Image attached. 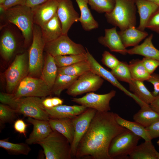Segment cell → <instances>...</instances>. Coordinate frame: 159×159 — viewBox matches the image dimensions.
<instances>
[{"instance_id": "18", "label": "cell", "mask_w": 159, "mask_h": 159, "mask_svg": "<svg viewBox=\"0 0 159 159\" xmlns=\"http://www.w3.org/2000/svg\"><path fill=\"white\" fill-rule=\"evenodd\" d=\"M27 121L33 126V130L25 141L29 145L36 144L47 137L53 131L49 121L28 117Z\"/></svg>"}, {"instance_id": "30", "label": "cell", "mask_w": 159, "mask_h": 159, "mask_svg": "<svg viewBox=\"0 0 159 159\" xmlns=\"http://www.w3.org/2000/svg\"><path fill=\"white\" fill-rule=\"evenodd\" d=\"M143 82L133 79L128 84L129 90L142 102L150 105L155 97L147 88Z\"/></svg>"}, {"instance_id": "43", "label": "cell", "mask_w": 159, "mask_h": 159, "mask_svg": "<svg viewBox=\"0 0 159 159\" xmlns=\"http://www.w3.org/2000/svg\"><path fill=\"white\" fill-rule=\"evenodd\" d=\"M26 0H6L0 5V11L2 13L10 8L19 5H25Z\"/></svg>"}, {"instance_id": "14", "label": "cell", "mask_w": 159, "mask_h": 159, "mask_svg": "<svg viewBox=\"0 0 159 159\" xmlns=\"http://www.w3.org/2000/svg\"><path fill=\"white\" fill-rule=\"evenodd\" d=\"M86 50L87 60L89 64L91 71L107 80L127 95L132 98L138 105L142 103V102L135 95L121 84L111 72L108 71L102 66L95 59L87 48Z\"/></svg>"}, {"instance_id": "22", "label": "cell", "mask_w": 159, "mask_h": 159, "mask_svg": "<svg viewBox=\"0 0 159 159\" xmlns=\"http://www.w3.org/2000/svg\"><path fill=\"white\" fill-rule=\"evenodd\" d=\"M153 37V34H150L140 44L127 49V53L131 55H140L159 61V50L155 47L152 43Z\"/></svg>"}, {"instance_id": "40", "label": "cell", "mask_w": 159, "mask_h": 159, "mask_svg": "<svg viewBox=\"0 0 159 159\" xmlns=\"http://www.w3.org/2000/svg\"><path fill=\"white\" fill-rule=\"evenodd\" d=\"M101 61L104 65L111 70L116 67L120 61L114 55L106 50L102 54Z\"/></svg>"}, {"instance_id": "48", "label": "cell", "mask_w": 159, "mask_h": 159, "mask_svg": "<svg viewBox=\"0 0 159 159\" xmlns=\"http://www.w3.org/2000/svg\"><path fill=\"white\" fill-rule=\"evenodd\" d=\"M151 107L159 115V93L150 105Z\"/></svg>"}, {"instance_id": "49", "label": "cell", "mask_w": 159, "mask_h": 159, "mask_svg": "<svg viewBox=\"0 0 159 159\" xmlns=\"http://www.w3.org/2000/svg\"><path fill=\"white\" fill-rule=\"evenodd\" d=\"M42 103L44 107L45 108H50L54 107L52 97L43 98Z\"/></svg>"}, {"instance_id": "26", "label": "cell", "mask_w": 159, "mask_h": 159, "mask_svg": "<svg viewBox=\"0 0 159 159\" xmlns=\"http://www.w3.org/2000/svg\"><path fill=\"white\" fill-rule=\"evenodd\" d=\"M80 12L78 21L83 29L86 31H90L99 27L98 22L94 19L88 6L87 0H75Z\"/></svg>"}, {"instance_id": "54", "label": "cell", "mask_w": 159, "mask_h": 159, "mask_svg": "<svg viewBox=\"0 0 159 159\" xmlns=\"http://www.w3.org/2000/svg\"><path fill=\"white\" fill-rule=\"evenodd\" d=\"M157 145L159 146V140L157 141Z\"/></svg>"}, {"instance_id": "3", "label": "cell", "mask_w": 159, "mask_h": 159, "mask_svg": "<svg viewBox=\"0 0 159 159\" xmlns=\"http://www.w3.org/2000/svg\"><path fill=\"white\" fill-rule=\"evenodd\" d=\"M1 13L7 22L14 25L21 31L24 45H28L32 39L34 24L31 8L26 5H19L9 8Z\"/></svg>"}, {"instance_id": "11", "label": "cell", "mask_w": 159, "mask_h": 159, "mask_svg": "<svg viewBox=\"0 0 159 159\" xmlns=\"http://www.w3.org/2000/svg\"><path fill=\"white\" fill-rule=\"evenodd\" d=\"M104 81L102 78L90 70L79 76L67 89L66 93L69 95L75 97L95 91L101 87Z\"/></svg>"}, {"instance_id": "1", "label": "cell", "mask_w": 159, "mask_h": 159, "mask_svg": "<svg viewBox=\"0 0 159 159\" xmlns=\"http://www.w3.org/2000/svg\"><path fill=\"white\" fill-rule=\"evenodd\" d=\"M127 130L117 123L115 113L97 111L78 144L75 157L110 159L108 150L111 142Z\"/></svg>"}, {"instance_id": "31", "label": "cell", "mask_w": 159, "mask_h": 159, "mask_svg": "<svg viewBox=\"0 0 159 159\" xmlns=\"http://www.w3.org/2000/svg\"><path fill=\"white\" fill-rule=\"evenodd\" d=\"M115 118L117 123L145 140H151L145 127L140 123L126 120L115 113Z\"/></svg>"}, {"instance_id": "37", "label": "cell", "mask_w": 159, "mask_h": 159, "mask_svg": "<svg viewBox=\"0 0 159 159\" xmlns=\"http://www.w3.org/2000/svg\"><path fill=\"white\" fill-rule=\"evenodd\" d=\"M111 72L119 80L130 83L133 79L129 64L126 62L120 61L118 64Z\"/></svg>"}, {"instance_id": "46", "label": "cell", "mask_w": 159, "mask_h": 159, "mask_svg": "<svg viewBox=\"0 0 159 159\" xmlns=\"http://www.w3.org/2000/svg\"><path fill=\"white\" fill-rule=\"evenodd\" d=\"M27 126L26 124L23 120L18 119L14 122V127L16 132L23 135L26 137Z\"/></svg>"}, {"instance_id": "33", "label": "cell", "mask_w": 159, "mask_h": 159, "mask_svg": "<svg viewBox=\"0 0 159 159\" xmlns=\"http://www.w3.org/2000/svg\"><path fill=\"white\" fill-rule=\"evenodd\" d=\"M132 77L133 79L142 81H147L151 74L147 70L142 60L133 59L129 64Z\"/></svg>"}, {"instance_id": "5", "label": "cell", "mask_w": 159, "mask_h": 159, "mask_svg": "<svg viewBox=\"0 0 159 159\" xmlns=\"http://www.w3.org/2000/svg\"><path fill=\"white\" fill-rule=\"evenodd\" d=\"M43 148L46 159H70L72 157L71 144L62 134L53 130L44 139L38 142Z\"/></svg>"}, {"instance_id": "8", "label": "cell", "mask_w": 159, "mask_h": 159, "mask_svg": "<svg viewBox=\"0 0 159 159\" xmlns=\"http://www.w3.org/2000/svg\"><path fill=\"white\" fill-rule=\"evenodd\" d=\"M52 93L51 90L41 78L26 76L12 94L14 98H18L26 97L44 98Z\"/></svg>"}, {"instance_id": "10", "label": "cell", "mask_w": 159, "mask_h": 159, "mask_svg": "<svg viewBox=\"0 0 159 159\" xmlns=\"http://www.w3.org/2000/svg\"><path fill=\"white\" fill-rule=\"evenodd\" d=\"M44 50L54 57L86 52L82 45L73 42L67 34H63L55 40L46 43Z\"/></svg>"}, {"instance_id": "20", "label": "cell", "mask_w": 159, "mask_h": 159, "mask_svg": "<svg viewBox=\"0 0 159 159\" xmlns=\"http://www.w3.org/2000/svg\"><path fill=\"white\" fill-rule=\"evenodd\" d=\"M17 47L15 35L9 29L2 33L0 39V52L2 57L6 60H9L13 55Z\"/></svg>"}, {"instance_id": "17", "label": "cell", "mask_w": 159, "mask_h": 159, "mask_svg": "<svg viewBox=\"0 0 159 159\" xmlns=\"http://www.w3.org/2000/svg\"><path fill=\"white\" fill-rule=\"evenodd\" d=\"M117 27L105 29V35L98 38V42L108 48L110 50L122 55L127 54V50L121 41L116 29Z\"/></svg>"}, {"instance_id": "24", "label": "cell", "mask_w": 159, "mask_h": 159, "mask_svg": "<svg viewBox=\"0 0 159 159\" xmlns=\"http://www.w3.org/2000/svg\"><path fill=\"white\" fill-rule=\"evenodd\" d=\"M49 122L52 130L56 131L64 135L71 145L74 133L72 119L50 118Z\"/></svg>"}, {"instance_id": "39", "label": "cell", "mask_w": 159, "mask_h": 159, "mask_svg": "<svg viewBox=\"0 0 159 159\" xmlns=\"http://www.w3.org/2000/svg\"><path fill=\"white\" fill-rule=\"evenodd\" d=\"M18 114L16 111L9 106L0 104V122L1 125L11 123L15 121Z\"/></svg>"}, {"instance_id": "29", "label": "cell", "mask_w": 159, "mask_h": 159, "mask_svg": "<svg viewBox=\"0 0 159 159\" xmlns=\"http://www.w3.org/2000/svg\"><path fill=\"white\" fill-rule=\"evenodd\" d=\"M133 119L146 127L159 120V115L150 105H147L141 107V109L133 115Z\"/></svg>"}, {"instance_id": "19", "label": "cell", "mask_w": 159, "mask_h": 159, "mask_svg": "<svg viewBox=\"0 0 159 159\" xmlns=\"http://www.w3.org/2000/svg\"><path fill=\"white\" fill-rule=\"evenodd\" d=\"M87 108L80 105H60L50 108H45L50 118L73 119L80 115Z\"/></svg>"}, {"instance_id": "38", "label": "cell", "mask_w": 159, "mask_h": 159, "mask_svg": "<svg viewBox=\"0 0 159 159\" xmlns=\"http://www.w3.org/2000/svg\"><path fill=\"white\" fill-rule=\"evenodd\" d=\"M91 8L97 12L107 13L113 9L115 0H87Z\"/></svg>"}, {"instance_id": "25", "label": "cell", "mask_w": 159, "mask_h": 159, "mask_svg": "<svg viewBox=\"0 0 159 159\" xmlns=\"http://www.w3.org/2000/svg\"><path fill=\"white\" fill-rule=\"evenodd\" d=\"M40 28L42 37L46 43L55 40L63 34L61 23L57 13Z\"/></svg>"}, {"instance_id": "50", "label": "cell", "mask_w": 159, "mask_h": 159, "mask_svg": "<svg viewBox=\"0 0 159 159\" xmlns=\"http://www.w3.org/2000/svg\"><path fill=\"white\" fill-rule=\"evenodd\" d=\"M52 99L54 107L62 105L63 102L62 99L57 97H52Z\"/></svg>"}, {"instance_id": "16", "label": "cell", "mask_w": 159, "mask_h": 159, "mask_svg": "<svg viewBox=\"0 0 159 159\" xmlns=\"http://www.w3.org/2000/svg\"><path fill=\"white\" fill-rule=\"evenodd\" d=\"M57 0H48L31 8L34 24L42 27L57 13Z\"/></svg>"}, {"instance_id": "4", "label": "cell", "mask_w": 159, "mask_h": 159, "mask_svg": "<svg viewBox=\"0 0 159 159\" xmlns=\"http://www.w3.org/2000/svg\"><path fill=\"white\" fill-rule=\"evenodd\" d=\"M136 8L135 0H115L113 9L105 16L108 23L123 30L135 26Z\"/></svg>"}, {"instance_id": "13", "label": "cell", "mask_w": 159, "mask_h": 159, "mask_svg": "<svg viewBox=\"0 0 159 159\" xmlns=\"http://www.w3.org/2000/svg\"><path fill=\"white\" fill-rule=\"evenodd\" d=\"M97 111L87 108L83 112L72 119L74 133L71 145L72 156H75L78 144L87 130Z\"/></svg>"}, {"instance_id": "36", "label": "cell", "mask_w": 159, "mask_h": 159, "mask_svg": "<svg viewBox=\"0 0 159 159\" xmlns=\"http://www.w3.org/2000/svg\"><path fill=\"white\" fill-rule=\"evenodd\" d=\"M54 57L58 68L69 66L87 60L86 52L77 54L59 55Z\"/></svg>"}, {"instance_id": "44", "label": "cell", "mask_w": 159, "mask_h": 159, "mask_svg": "<svg viewBox=\"0 0 159 159\" xmlns=\"http://www.w3.org/2000/svg\"><path fill=\"white\" fill-rule=\"evenodd\" d=\"M147 81L153 85L154 90L152 93L155 97L159 93V74L153 73Z\"/></svg>"}, {"instance_id": "53", "label": "cell", "mask_w": 159, "mask_h": 159, "mask_svg": "<svg viewBox=\"0 0 159 159\" xmlns=\"http://www.w3.org/2000/svg\"><path fill=\"white\" fill-rule=\"evenodd\" d=\"M6 0H0V5L3 4Z\"/></svg>"}, {"instance_id": "52", "label": "cell", "mask_w": 159, "mask_h": 159, "mask_svg": "<svg viewBox=\"0 0 159 159\" xmlns=\"http://www.w3.org/2000/svg\"><path fill=\"white\" fill-rule=\"evenodd\" d=\"M156 155L157 159H159V152L157 150L156 151Z\"/></svg>"}, {"instance_id": "34", "label": "cell", "mask_w": 159, "mask_h": 159, "mask_svg": "<svg viewBox=\"0 0 159 159\" xmlns=\"http://www.w3.org/2000/svg\"><path fill=\"white\" fill-rule=\"evenodd\" d=\"M78 77L58 74L52 89V93L59 96L62 91L67 89Z\"/></svg>"}, {"instance_id": "28", "label": "cell", "mask_w": 159, "mask_h": 159, "mask_svg": "<svg viewBox=\"0 0 159 159\" xmlns=\"http://www.w3.org/2000/svg\"><path fill=\"white\" fill-rule=\"evenodd\" d=\"M155 149L151 140H145L137 145L128 156L131 159H157Z\"/></svg>"}, {"instance_id": "12", "label": "cell", "mask_w": 159, "mask_h": 159, "mask_svg": "<svg viewBox=\"0 0 159 159\" xmlns=\"http://www.w3.org/2000/svg\"><path fill=\"white\" fill-rule=\"evenodd\" d=\"M116 94L114 90L103 94H99L93 92L87 93L80 98H73L72 101L87 108L94 109L100 112H107L111 110L110 102Z\"/></svg>"}, {"instance_id": "7", "label": "cell", "mask_w": 159, "mask_h": 159, "mask_svg": "<svg viewBox=\"0 0 159 159\" xmlns=\"http://www.w3.org/2000/svg\"><path fill=\"white\" fill-rule=\"evenodd\" d=\"M141 138L127 129L112 140L108 150L110 159H127Z\"/></svg>"}, {"instance_id": "32", "label": "cell", "mask_w": 159, "mask_h": 159, "mask_svg": "<svg viewBox=\"0 0 159 159\" xmlns=\"http://www.w3.org/2000/svg\"><path fill=\"white\" fill-rule=\"evenodd\" d=\"M90 70L89 64L87 61L79 62L71 65L58 68V74L79 77L85 73Z\"/></svg>"}, {"instance_id": "15", "label": "cell", "mask_w": 159, "mask_h": 159, "mask_svg": "<svg viewBox=\"0 0 159 159\" xmlns=\"http://www.w3.org/2000/svg\"><path fill=\"white\" fill-rule=\"evenodd\" d=\"M57 0V14L61 23L62 34L67 35L73 24L78 21L80 16L74 9L71 0Z\"/></svg>"}, {"instance_id": "35", "label": "cell", "mask_w": 159, "mask_h": 159, "mask_svg": "<svg viewBox=\"0 0 159 159\" xmlns=\"http://www.w3.org/2000/svg\"><path fill=\"white\" fill-rule=\"evenodd\" d=\"M26 143H14L9 142L7 139L0 140V147L13 155H27L31 150V148Z\"/></svg>"}, {"instance_id": "47", "label": "cell", "mask_w": 159, "mask_h": 159, "mask_svg": "<svg viewBox=\"0 0 159 159\" xmlns=\"http://www.w3.org/2000/svg\"><path fill=\"white\" fill-rule=\"evenodd\" d=\"M48 0H26L25 5L32 8L42 4Z\"/></svg>"}, {"instance_id": "6", "label": "cell", "mask_w": 159, "mask_h": 159, "mask_svg": "<svg viewBox=\"0 0 159 159\" xmlns=\"http://www.w3.org/2000/svg\"><path fill=\"white\" fill-rule=\"evenodd\" d=\"M46 43L42 37L40 27L34 24L32 43L29 53V76L40 77L44 64L43 52Z\"/></svg>"}, {"instance_id": "45", "label": "cell", "mask_w": 159, "mask_h": 159, "mask_svg": "<svg viewBox=\"0 0 159 159\" xmlns=\"http://www.w3.org/2000/svg\"><path fill=\"white\" fill-rule=\"evenodd\" d=\"M145 128L151 140L159 137V120Z\"/></svg>"}, {"instance_id": "9", "label": "cell", "mask_w": 159, "mask_h": 159, "mask_svg": "<svg viewBox=\"0 0 159 159\" xmlns=\"http://www.w3.org/2000/svg\"><path fill=\"white\" fill-rule=\"evenodd\" d=\"M28 61L26 53L17 55L5 73L6 90L13 93L21 81L28 73Z\"/></svg>"}, {"instance_id": "41", "label": "cell", "mask_w": 159, "mask_h": 159, "mask_svg": "<svg viewBox=\"0 0 159 159\" xmlns=\"http://www.w3.org/2000/svg\"><path fill=\"white\" fill-rule=\"evenodd\" d=\"M146 28L159 34V7L150 17L147 22Z\"/></svg>"}, {"instance_id": "42", "label": "cell", "mask_w": 159, "mask_h": 159, "mask_svg": "<svg viewBox=\"0 0 159 159\" xmlns=\"http://www.w3.org/2000/svg\"><path fill=\"white\" fill-rule=\"evenodd\" d=\"M141 60L147 70L150 74L159 67V61L156 59L144 57Z\"/></svg>"}, {"instance_id": "27", "label": "cell", "mask_w": 159, "mask_h": 159, "mask_svg": "<svg viewBox=\"0 0 159 159\" xmlns=\"http://www.w3.org/2000/svg\"><path fill=\"white\" fill-rule=\"evenodd\" d=\"M47 54L40 77L52 90L58 74V67L54 57L48 53Z\"/></svg>"}, {"instance_id": "51", "label": "cell", "mask_w": 159, "mask_h": 159, "mask_svg": "<svg viewBox=\"0 0 159 159\" xmlns=\"http://www.w3.org/2000/svg\"><path fill=\"white\" fill-rule=\"evenodd\" d=\"M153 2L159 6V0H147Z\"/></svg>"}, {"instance_id": "2", "label": "cell", "mask_w": 159, "mask_h": 159, "mask_svg": "<svg viewBox=\"0 0 159 159\" xmlns=\"http://www.w3.org/2000/svg\"><path fill=\"white\" fill-rule=\"evenodd\" d=\"M43 98L26 97L14 98L12 93L1 92L0 101L24 116L46 121L50 118L43 106Z\"/></svg>"}, {"instance_id": "23", "label": "cell", "mask_w": 159, "mask_h": 159, "mask_svg": "<svg viewBox=\"0 0 159 159\" xmlns=\"http://www.w3.org/2000/svg\"><path fill=\"white\" fill-rule=\"evenodd\" d=\"M135 3L140 16V23L137 28L144 31L150 17L159 6L147 0H135Z\"/></svg>"}, {"instance_id": "21", "label": "cell", "mask_w": 159, "mask_h": 159, "mask_svg": "<svg viewBox=\"0 0 159 159\" xmlns=\"http://www.w3.org/2000/svg\"><path fill=\"white\" fill-rule=\"evenodd\" d=\"M117 32L126 48L134 47L138 45L141 41L148 35L147 32L139 30L135 26H130L124 30H120Z\"/></svg>"}]
</instances>
